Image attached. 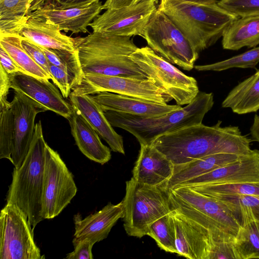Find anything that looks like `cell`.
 Returning <instances> with one entry per match:
<instances>
[{
	"label": "cell",
	"instance_id": "cell-1",
	"mask_svg": "<svg viewBox=\"0 0 259 259\" xmlns=\"http://www.w3.org/2000/svg\"><path fill=\"white\" fill-rule=\"evenodd\" d=\"M221 123L219 120L211 126L202 123L188 126L163 135L151 145L174 165L217 153H248L251 139L243 135L238 126L223 127Z\"/></svg>",
	"mask_w": 259,
	"mask_h": 259
},
{
	"label": "cell",
	"instance_id": "cell-2",
	"mask_svg": "<svg viewBox=\"0 0 259 259\" xmlns=\"http://www.w3.org/2000/svg\"><path fill=\"white\" fill-rule=\"evenodd\" d=\"M74 38L84 74L148 78L131 58L138 48L131 37L93 32Z\"/></svg>",
	"mask_w": 259,
	"mask_h": 259
},
{
	"label": "cell",
	"instance_id": "cell-3",
	"mask_svg": "<svg viewBox=\"0 0 259 259\" xmlns=\"http://www.w3.org/2000/svg\"><path fill=\"white\" fill-rule=\"evenodd\" d=\"M158 9L175 23L198 54L223 37L238 18L217 3L206 5L184 0H160Z\"/></svg>",
	"mask_w": 259,
	"mask_h": 259
},
{
	"label": "cell",
	"instance_id": "cell-4",
	"mask_svg": "<svg viewBox=\"0 0 259 259\" xmlns=\"http://www.w3.org/2000/svg\"><path fill=\"white\" fill-rule=\"evenodd\" d=\"M213 104L212 93L199 92L186 106L159 116L146 117L112 111L104 112V114L112 126L132 134L140 145H150L163 135L202 123Z\"/></svg>",
	"mask_w": 259,
	"mask_h": 259
},
{
	"label": "cell",
	"instance_id": "cell-5",
	"mask_svg": "<svg viewBox=\"0 0 259 259\" xmlns=\"http://www.w3.org/2000/svg\"><path fill=\"white\" fill-rule=\"evenodd\" d=\"M45 140L41 120L35 124L28 153L18 169L14 168L7 202L17 205L27 216L34 229L44 220L42 196L44 170Z\"/></svg>",
	"mask_w": 259,
	"mask_h": 259
},
{
	"label": "cell",
	"instance_id": "cell-6",
	"mask_svg": "<svg viewBox=\"0 0 259 259\" xmlns=\"http://www.w3.org/2000/svg\"><path fill=\"white\" fill-rule=\"evenodd\" d=\"M170 196L175 211L207 229L210 239H235L241 227L219 200L188 187L170 189Z\"/></svg>",
	"mask_w": 259,
	"mask_h": 259
},
{
	"label": "cell",
	"instance_id": "cell-7",
	"mask_svg": "<svg viewBox=\"0 0 259 259\" xmlns=\"http://www.w3.org/2000/svg\"><path fill=\"white\" fill-rule=\"evenodd\" d=\"M125 184V194L122 200L123 227L128 236L141 238L147 235L152 223L175 211L170 189L166 185L141 184L133 177Z\"/></svg>",
	"mask_w": 259,
	"mask_h": 259
},
{
	"label": "cell",
	"instance_id": "cell-8",
	"mask_svg": "<svg viewBox=\"0 0 259 259\" xmlns=\"http://www.w3.org/2000/svg\"><path fill=\"white\" fill-rule=\"evenodd\" d=\"M131 58L177 105L189 104L200 92L194 77L184 74L149 46L138 48Z\"/></svg>",
	"mask_w": 259,
	"mask_h": 259
},
{
	"label": "cell",
	"instance_id": "cell-9",
	"mask_svg": "<svg viewBox=\"0 0 259 259\" xmlns=\"http://www.w3.org/2000/svg\"><path fill=\"white\" fill-rule=\"evenodd\" d=\"M156 53L172 64L190 71L199 54L179 28L157 8L146 26L143 37Z\"/></svg>",
	"mask_w": 259,
	"mask_h": 259
},
{
	"label": "cell",
	"instance_id": "cell-10",
	"mask_svg": "<svg viewBox=\"0 0 259 259\" xmlns=\"http://www.w3.org/2000/svg\"><path fill=\"white\" fill-rule=\"evenodd\" d=\"M33 230L26 214L7 202L0 213V258H45L34 242Z\"/></svg>",
	"mask_w": 259,
	"mask_h": 259
},
{
	"label": "cell",
	"instance_id": "cell-11",
	"mask_svg": "<svg viewBox=\"0 0 259 259\" xmlns=\"http://www.w3.org/2000/svg\"><path fill=\"white\" fill-rule=\"evenodd\" d=\"M44 157L42 215L44 219H52L70 203L77 189L65 162L47 143Z\"/></svg>",
	"mask_w": 259,
	"mask_h": 259
},
{
	"label": "cell",
	"instance_id": "cell-12",
	"mask_svg": "<svg viewBox=\"0 0 259 259\" xmlns=\"http://www.w3.org/2000/svg\"><path fill=\"white\" fill-rule=\"evenodd\" d=\"M74 93L93 95L107 92L167 104L172 98L150 77L136 78L97 74H84Z\"/></svg>",
	"mask_w": 259,
	"mask_h": 259
},
{
	"label": "cell",
	"instance_id": "cell-13",
	"mask_svg": "<svg viewBox=\"0 0 259 259\" xmlns=\"http://www.w3.org/2000/svg\"><path fill=\"white\" fill-rule=\"evenodd\" d=\"M158 1L146 0L133 5L107 9L89 26L93 32L143 37L146 25L158 8Z\"/></svg>",
	"mask_w": 259,
	"mask_h": 259
},
{
	"label": "cell",
	"instance_id": "cell-14",
	"mask_svg": "<svg viewBox=\"0 0 259 259\" xmlns=\"http://www.w3.org/2000/svg\"><path fill=\"white\" fill-rule=\"evenodd\" d=\"M12 112L11 163L18 169L29 150L34 134L36 115L48 110L22 93L14 91Z\"/></svg>",
	"mask_w": 259,
	"mask_h": 259
},
{
	"label": "cell",
	"instance_id": "cell-15",
	"mask_svg": "<svg viewBox=\"0 0 259 259\" xmlns=\"http://www.w3.org/2000/svg\"><path fill=\"white\" fill-rule=\"evenodd\" d=\"M102 7L100 0L71 7L60 6L53 0H46L28 15L48 19L65 32L85 33L88 32L90 24L103 10Z\"/></svg>",
	"mask_w": 259,
	"mask_h": 259
},
{
	"label": "cell",
	"instance_id": "cell-16",
	"mask_svg": "<svg viewBox=\"0 0 259 259\" xmlns=\"http://www.w3.org/2000/svg\"><path fill=\"white\" fill-rule=\"evenodd\" d=\"M258 182L259 150L254 149L241 155L236 160L181 183L174 188Z\"/></svg>",
	"mask_w": 259,
	"mask_h": 259
},
{
	"label": "cell",
	"instance_id": "cell-17",
	"mask_svg": "<svg viewBox=\"0 0 259 259\" xmlns=\"http://www.w3.org/2000/svg\"><path fill=\"white\" fill-rule=\"evenodd\" d=\"M11 88L34 100L67 119L72 112V105L67 102L60 91L49 79L40 78L19 72L10 76Z\"/></svg>",
	"mask_w": 259,
	"mask_h": 259
},
{
	"label": "cell",
	"instance_id": "cell-18",
	"mask_svg": "<svg viewBox=\"0 0 259 259\" xmlns=\"http://www.w3.org/2000/svg\"><path fill=\"white\" fill-rule=\"evenodd\" d=\"M177 254L189 259H207L211 235L206 229L174 211Z\"/></svg>",
	"mask_w": 259,
	"mask_h": 259
},
{
	"label": "cell",
	"instance_id": "cell-19",
	"mask_svg": "<svg viewBox=\"0 0 259 259\" xmlns=\"http://www.w3.org/2000/svg\"><path fill=\"white\" fill-rule=\"evenodd\" d=\"M133 169V178L138 183L152 186L166 185L174 165L152 145H141Z\"/></svg>",
	"mask_w": 259,
	"mask_h": 259
},
{
	"label": "cell",
	"instance_id": "cell-20",
	"mask_svg": "<svg viewBox=\"0 0 259 259\" xmlns=\"http://www.w3.org/2000/svg\"><path fill=\"white\" fill-rule=\"evenodd\" d=\"M91 97L104 112L112 111L146 117L165 115L182 107L177 104H162L107 92H100Z\"/></svg>",
	"mask_w": 259,
	"mask_h": 259
},
{
	"label": "cell",
	"instance_id": "cell-21",
	"mask_svg": "<svg viewBox=\"0 0 259 259\" xmlns=\"http://www.w3.org/2000/svg\"><path fill=\"white\" fill-rule=\"evenodd\" d=\"M124 217L123 201L116 204L109 202L100 210L84 219L77 214L74 217V238L88 239L95 243L106 238L118 220Z\"/></svg>",
	"mask_w": 259,
	"mask_h": 259
},
{
	"label": "cell",
	"instance_id": "cell-22",
	"mask_svg": "<svg viewBox=\"0 0 259 259\" xmlns=\"http://www.w3.org/2000/svg\"><path fill=\"white\" fill-rule=\"evenodd\" d=\"M19 35L46 48L76 51L74 38L61 32L59 26L50 20L28 15Z\"/></svg>",
	"mask_w": 259,
	"mask_h": 259
},
{
	"label": "cell",
	"instance_id": "cell-23",
	"mask_svg": "<svg viewBox=\"0 0 259 259\" xmlns=\"http://www.w3.org/2000/svg\"><path fill=\"white\" fill-rule=\"evenodd\" d=\"M69 97L71 105L79 110L99 135L109 145L111 150L124 154L123 137L115 131L104 112L91 95L72 91Z\"/></svg>",
	"mask_w": 259,
	"mask_h": 259
},
{
	"label": "cell",
	"instance_id": "cell-24",
	"mask_svg": "<svg viewBox=\"0 0 259 259\" xmlns=\"http://www.w3.org/2000/svg\"><path fill=\"white\" fill-rule=\"evenodd\" d=\"M72 107L67 119L78 149L89 159L102 165L107 163L111 158L110 149L102 143L99 134L79 110Z\"/></svg>",
	"mask_w": 259,
	"mask_h": 259
},
{
	"label": "cell",
	"instance_id": "cell-25",
	"mask_svg": "<svg viewBox=\"0 0 259 259\" xmlns=\"http://www.w3.org/2000/svg\"><path fill=\"white\" fill-rule=\"evenodd\" d=\"M241 155L233 153H217L195 159L186 163L175 165L172 176L167 182V187L171 189L181 183L236 160Z\"/></svg>",
	"mask_w": 259,
	"mask_h": 259
},
{
	"label": "cell",
	"instance_id": "cell-26",
	"mask_svg": "<svg viewBox=\"0 0 259 259\" xmlns=\"http://www.w3.org/2000/svg\"><path fill=\"white\" fill-rule=\"evenodd\" d=\"M222 106L238 114L259 110V69L235 87L223 101Z\"/></svg>",
	"mask_w": 259,
	"mask_h": 259
},
{
	"label": "cell",
	"instance_id": "cell-27",
	"mask_svg": "<svg viewBox=\"0 0 259 259\" xmlns=\"http://www.w3.org/2000/svg\"><path fill=\"white\" fill-rule=\"evenodd\" d=\"M222 38L224 49L238 50L259 45V15L239 18L226 31Z\"/></svg>",
	"mask_w": 259,
	"mask_h": 259
},
{
	"label": "cell",
	"instance_id": "cell-28",
	"mask_svg": "<svg viewBox=\"0 0 259 259\" xmlns=\"http://www.w3.org/2000/svg\"><path fill=\"white\" fill-rule=\"evenodd\" d=\"M209 196L223 203L240 227L252 221L259 222V196L237 194Z\"/></svg>",
	"mask_w": 259,
	"mask_h": 259
},
{
	"label": "cell",
	"instance_id": "cell-29",
	"mask_svg": "<svg viewBox=\"0 0 259 259\" xmlns=\"http://www.w3.org/2000/svg\"><path fill=\"white\" fill-rule=\"evenodd\" d=\"M22 37L15 35H0V46L12 57L23 73L40 78L52 79L26 53L21 45Z\"/></svg>",
	"mask_w": 259,
	"mask_h": 259
},
{
	"label": "cell",
	"instance_id": "cell-30",
	"mask_svg": "<svg viewBox=\"0 0 259 259\" xmlns=\"http://www.w3.org/2000/svg\"><path fill=\"white\" fill-rule=\"evenodd\" d=\"M234 246L237 259L259 258V222L252 221L241 226Z\"/></svg>",
	"mask_w": 259,
	"mask_h": 259
},
{
	"label": "cell",
	"instance_id": "cell-31",
	"mask_svg": "<svg viewBox=\"0 0 259 259\" xmlns=\"http://www.w3.org/2000/svg\"><path fill=\"white\" fill-rule=\"evenodd\" d=\"M147 235L152 238L161 249L167 252L177 253L173 212L152 223L148 228Z\"/></svg>",
	"mask_w": 259,
	"mask_h": 259
},
{
	"label": "cell",
	"instance_id": "cell-32",
	"mask_svg": "<svg viewBox=\"0 0 259 259\" xmlns=\"http://www.w3.org/2000/svg\"><path fill=\"white\" fill-rule=\"evenodd\" d=\"M259 62V47H254L242 54L212 64L196 65L198 71H221L233 68H253Z\"/></svg>",
	"mask_w": 259,
	"mask_h": 259
},
{
	"label": "cell",
	"instance_id": "cell-33",
	"mask_svg": "<svg viewBox=\"0 0 259 259\" xmlns=\"http://www.w3.org/2000/svg\"><path fill=\"white\" fill-rule=\"evenodd\" d=\"M190 188L198 192L208 196L237 194L259 196V182L236 184H208L190 187Z\"/></svg>",
	"mask_w": 259,
	"mask_h": 259
},
{
	"label": "cell",
	"instance_id": "cell-34",
	"mask_svg": "<svg viewBox=\"0 0 259 259\" xmlns=\"http://www.w3.org/2000/svg\"><path fill=\"white\" fill-rule=\"evenodd\" d=\"M39 47L51 64L73 74L82 81L84 74L79 63L76 50L70 52Z\"/></svg>",
	"mask_w": 259,
	"mask_h": 259
},
{
	"label": "cell",
	"instance_id": "cell-35",
	"mask_svg": "<svg viewBox=\"0 0 259 259\" xmlns=\"http://www.w3.org/2000/svg\"><path fill=\"white\" fill-rule=\"evenodd\" d=\"M12 140L11 103L7 100L0 104V158L11 160Z\"/></svg>",
	"mask_w": 259,
	"mask_h": 259
},
{
	"label": "cell",
	"instance_id": "cell-36",
	"mask_svg": "<svg viewBox=\"0 0 259 259\" xmlns=\"http://www.w3.org/2000/svg\"><path fill=\"white\" fill-rule=\"evenodd\" d=\"M217 4L238 18L259 15V0H220Z\"/></svg>",
	"mask_w": 259,
	"mask_h": 259
},
{
	"label": "cell",
	"instance_id": "cell-37",
	"mask_svg": "<svg viewBox=\"0 0 259 259\" xmlns=\"http://www.w3.org/2000/svg\"><path fill=\"white\" fill-rule=\"evenodd\" d=\"M50 71L54 84L59 89L64 98L69 97L71 90L81 82V81L73 74L50 63Z\"/></svg>",
	"mask_w": 259,
	"mask_h": 259
},
{
	"label": "cell",
	"instance_id": "cell-38",
	"mask_svg": "<svg viewBox=\"0 0 259 259\" xmlns=\"http://www.w3.org/2000/svg\"><path fill=\"white\" fill-rule=\"evenodd\" d=\"M35 0H0V19L27 16Z\"/></svg>",
	"mask_w": 259,
	"mask_h": 259
},
{
	"label": "cell",
	"instance_id": "cell-39",
	"mask_svg": "<svg viewBox=\"0 0 259 259\" xmlns=\"http://www.w3.org/2000/svg\"><path fill=\"white\" fill-rule=\"evenodd\" d=\"M234 240L210 239L209 250L207 259H237Z\"/></svg>",
	"mask_w": 259,
	"mask_h": 259
},
{
	"label": "cell",
	"instance_id": "cell-40",
	"mask_svg": "<svg viewBox=\"0 0 259 259\" xmlns=\"http://www.w3.org/2000/svg\"><path fill=\"white\" fill-rule=\"evenodd\" d=\"M21 43L23 48L30 57L51 76L50 71V62L40 47L23 37H22Z\"/></svg>",
	"mask_w": 259,
	"mask_h": 259
},
{
	"label": "cell",
	"instance_id": "cell-41",
	"mask_svg": "<svg viewBox=\"0 0 259 259\" xmlns=\"http://www.w3.org/2000/svg\"><path fill=\"white\" fill-rule=\"evenodd\" d=\"M74 248V251L67 254V259H93L94 258L92 249L95 243L88 239H77L75 238L72 240Z\"/></svg>",
	"mask_w": 259,
	"mask_h": 259
},
{
	"label": "cell",
	"instance_id": "cell-42",
	"mask_svg": "<svg viewBox=\"0 0 259 259\" xmlns=\"http://www.w3.org/2000/svg\"><path fill=\"white\" fill-rule=\"evenodd\" d=\"M1 65L4 70L10 75L19 72H23L7 52L0 46Z\"/></svg>",
	"mask_w": 259,
	"mask_h": 259
},
{
	"label": "cell",
	"instance_id": "cell-43",
	"mask_svg": "<svg viewBox=\"0 0 259 259\" xmlns=\"http://www.w3.org/2000/svg\"><path fill=\"white\" fill-rule=\"evenodd\" d=\"M46 0H35L30 8V13L35 10L45 2ZM60 6L71 7L84 5L96 0H53Z\"/></svg>",
	"mask_w": 259,
	"mask_h": 259
},
{
	"label": "cell",
	"instance_id": "cell-44",
	"mask_svg": "<svg viewBox=\"0 0 259 259\" xmlns=\"http://www.w3.org/2000/svg\"><path fill=\"white\" fill-rule=\"evenodd\" d=\"M10 76L0 66V104L7 101V95L11 88Z\"/></svg>",
	"mask_w": 259,
	"mask_h": 259
},
{
	"label": "cell",
	"instance_id": "cell-45",
	"mask_svg": "<svg viewBox=\"0 0 259 259\" xmlns=\"http://www.w3.org/2000/svg\"><path fill=\"white\" fill-rule=\"evenodd\" d=\"M146 0H106L103 4L102 9L107 10L118 8L122 7L128 6L138 4Z\"/></svg>",
	"mask_w": 259,
	"mask_h": 259
},
{
	"label": "cell",
	"instance_id": "cell-46",
	"mask_svg": "<svg viewBox=\"0 0 259 259\" xmlns=\"http://www.w3.org/2000/svg\"><path fill=\"white\" fill-rule=\"evenodd\" d=\"M251 140L259 143V115H255L250 129Z\"/></svg>",
	"mask_w": 259,
	"mask_h": 259
},
{
	"label": "cell",
	"instance_id": "cell-47",
	"mask_svg": "<svg viewBox=\"0 0 259 259\" xmlns=\"http://www.w3.org/2000/svg\"><path fill=\"white\" fill-rule=\"evenodd\" d=\"M186 1H188L190 2L201 4H206V5H212L217 4L218 1L217 0H184Z\"/></svg>",
	"mask_w": 259,
	"mask_h": 259
}]
</instances>
